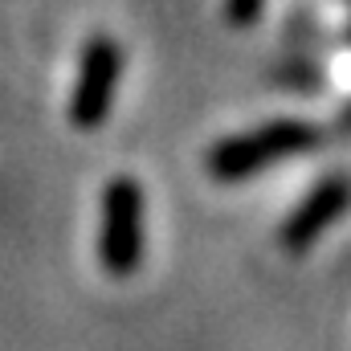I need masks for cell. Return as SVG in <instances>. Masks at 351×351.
Instances as JSON below:
<instances>
[{
    "mask_svg": "<svg viewBox=\"0 0 351 351\" xmlns=\"http://www.w3.org/2000/svg\"><path fill=\"white\" fill-rule=\"evenodd\" d=\"M348 41H351V29H348ZM339 127H343V131H351V102H348V110L339 114Z\"/></svg>",
    "mask_w": 351,
    "mask_h": 351,
    "instance_id": "52a82bcc",
    "label": "cell"
},
{
    "mask_svg": "<svg viewBox=\"0 0 351 351\" xmlns=\"http://www.w3.org/2000/svg\"><path fill=\"white\" fill-rule=\"evenodd\" d=\"M323 131L311 119H269L250 131L225 135L204 152V172L217 184H245L254 176H262L274 164H286L294 156H311L319 152Z\"/></svg>",
    "mask_w": 351,
    "mask_h": 351,
    "instance_id": "6da1fadb",
    "label": "cell"
},
{
    "mask_svg": "<svg viewBox=\"0 0 351 351\" xmlns=\"http://www.w3.org/2000/svg\"><path fill=\"white\" fill-rule=\"evenodd\" d=\"M98 265L131 278L147 258V192L135 176H110L98 196Z\"/></svg>",
    "mask_w": 351,
    "mask_h": 351,
    "instance_id": "7a4b0ae2",
    "label": "cell"
},
{
    "mask_svg": "<svg viewBox=\"0 0 351 351\" xmlns=\"http://www.w3.org/2000/svg\"><path fill=\"white\" fill-rule=\"evenodd\" d=\"M119 82H123V45L110 33H94L78 58V78H74L70 106H66L70 123L78 131H98L114 110Z\"/></svg>",
    "mask_w": 351,
    "mask_h": 351,
    "instance_id": "3957f363",
    "label": "cell"
},
{
    "mask_svg": "<svg viewBox=\"0 0 351 351\" xmlns=\"http://www.w3.org/2000/svg\"><path fill=\"white\" fill-rule=\"evenodd\" d=\"M265 4H269V0H225V21H229L233 29H250V25L262 21Z\"/></svg>",
    "mask_w": 351,
    "mask_h": 351,
    "instance_id": "8992f818",
    "label": "cell"
},
{
    "mask_svg": "<svg viewBox=\"0 0 351 351\" xmlns=\"http://www.w3.org/2000/svg\"><path fill=\"white\" fill-rule=\"evenodd\" d=\"M269 82L282 90H294V94H323L331 86V74L319 58H290L269 70Z\"/></svg>",
    "mask_w": 351,
    "mask_h": 351,
    "instance_id": "5b68a950",
    "label": "cell"
},
{
    "mask_svg": "<svg viewBox=\"0 0 351 351\" xmlns=\"http://www.w3.org/2000/svg\"><path fill=\"white\" fill-rule=\"evenodd\" d=\"M351 213V176L348 172H327L319 176L302 196L298 204L286 213V221L278 225V245L294 258L311 254L327 229H335L343 217Z\"/></svg>",
    "mask_w": 351,
    "mask_h": 351,
    "instance_id": "277c9868",
    "label": "cell"
}]
</instances>
